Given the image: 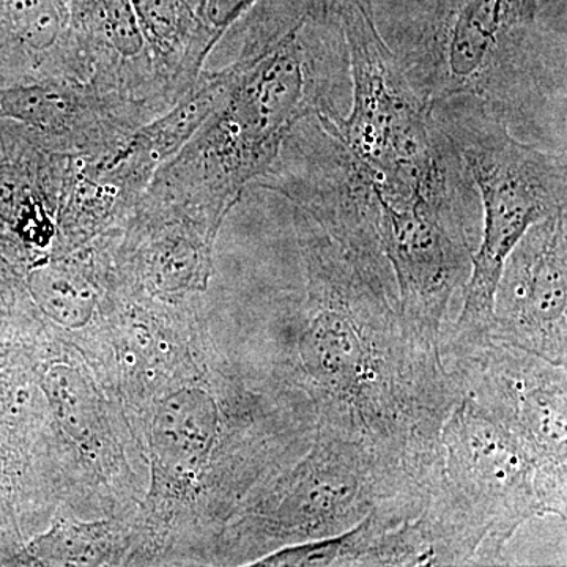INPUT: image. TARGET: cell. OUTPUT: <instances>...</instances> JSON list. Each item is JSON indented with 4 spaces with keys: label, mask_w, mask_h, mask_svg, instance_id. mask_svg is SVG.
<instances>
[{
    "label": "cell",
    "mask_w": 567,
    "mask_h": 567,
    "mask_svg": "<svg viewBox=\"0 0 567 567\" xmlns=\"http://www.w3.org/2000/svg\"><path fill=\"white\" fill-rule=\"evenodd\" d=\"M300 293L276 322L270 364L315 404L317 425L353 436L429 498L443 483L442 427L461 399L442 346L402 312L393 274L293 208Z\"/></svg>",
    "instance_id": "1"
},
{
    "label": "cell",
    "mask_w": 567,
    "mask_h": 567,
    "mask_svg": "<svg viewBox=\"0 0 567 567\" xmlns=\"http://www.w3.org/2000/svg\"><path fill=\"white\" fill-rule=\"evenodd\" d=\"M122 410L148 475L130 565L163 561L182 533L189 559L210 565L235 509L303 456L317 427L303 390L271 365L224 353L205 322Z\"/></svg>",
    "instance_id": "2"
},
{
    "label": "cell",
    "mask_w": 567,
    "mask_h": 567,
    "mask_svg": "<svg viewBox=\"0 0 567 567\" xmlns=\"http://www.w3.org/2000/svg\"><path fill=\"white\" fill-rule=\"evenodd\" d=\"M233 29L229 89L148 189L224 223L284 141L312 115L349 110V52L339 0H259Z\"/></svg>",
    "instance_id": "3"
},
{
    "label": "cell",
    "mask_w": 567,
    "mask_h": 567,
    "mask_svg": "<svg viewBox=\"0 0 567 567\" xmlns=\"http://www.w3.org/2000/svg\"><path fill=\"white\" fill-rule=\"evenodd\" d=\"M377 28L434 107L475 100L518 140L567 153V0H371Z\"/></svg>",
    "instance_id": "4"
},
{
    "label": "cell",
    "mask_w": 567,
    "mask_h": 567,
    "mask_svg": "<svg viewBox=\"0 0 567 567\" xmlns=\"http://www.w3.org/2000/svg\"><path fill=\"white\" fill-rule=\"evenodd\" d=\"M432 112L464 159L483 210L461 312L443 336L483 338L494 323L495 290L507 256L533 224L567 210V153L518 140L475 100H447Z\"/></svg>",
    "instance_id": "5"
},
{
    "label": "cell",
    "mask_w": 567,
    "mask_h": 567,
    "mask_svg": "<svg viewBox=\"0 0 567 567\" xmlns=\"http://www.w3.org/2000/svg\"><path fill=\"white\" fill-rule=\"evenodd\" d=\"M427 502L388 475L360 440L317 425L303 456L235 509L210 565L252 566L279 548L341 535L385 503L424 507Z\"/></svg>",
    "instance_id": "6"
},
{
    "label": "cell",
    "mask_w": 567,
    "mask_h": 567,
    "mask_svg": "<svg viewBox=\"0 0 567 567\" xmlns=\"http://www.w3.org/2000/svg\"><path fill=\"white\" fill-rule=\"evenodd\" d=\"M349 52L350 102L334 132L386 196L443 188L465 163L431 104L413 87L377 28L371 0H339Z\"/></svg>",
    "instance_id": "7"
},
{
    "label": "cell",
    "mask_w": 567,
    "mask_h": 567,
    "mask_svg": "<svg viewBox=\"0 0 567 567\" xmlns=\"http://www.w3.org/2000/svg\"><path fill=\"white\" fill-rule=\"evenodd\" d=\"M442 358L461 394L502 424L528 454L546 516L566 520V365L491 336H443Z\"/></svg>",
    "instance_id": "8"
},
{
    "label": "cell",
    "mask_w": 567,
    "mask_h": 567,
    "mask_svg": "<svg viewBox=\"0 0 567 567\" xmlns=\"http://www.w3.org/2000/svg\"><path fill=\"white\" fill-rule=\"evenodd\" d=\"M443 480L484 535L483 563L503 565L507 544L546 516L528 454L462 394L442 427Z\"/></svg>",
    "instance_id": "9"
},
{
    "label": "cell",
    "mask_w": 567,
    "mask_h": 567,
    "mask_svg": "<svg viewBox=\"0 0 567 567\" xmlns=\"http://www.w3.org/2000/svg\"><path fill=\"white\" fill-rule=\"evenodd\" d=\"M223 224L145 189L121 226L111 230L115 287L147 303H199L213 275Z\"/></svg>",
    "instance_id": "10"
},
{
    "label": "cell",
    "mask_w": 567,
    "mask_h": 567,
    "mask_svg": "<svg viewBox=\"0 0 567 567\" xmlns=\"http://www.w3.org/2000/svg\"><path fill=\"white\" fill-rule=\"evenodd\" d=\"M488 336L567 365V210L533 224L507 256Z\"/></svg>",
    "instance_id": "11"
},
{
    "label": "cell",
    "mask_w": 567,
    "mask_h": 567,
    "mask_svg": "<svg viewBox=\"0 0 567 567\" xmlns=\"http://www.w3.org/2000/svg\"><path fill=\"white\" fill-rule=\"evenodd\" d=\"M78 78L140 110L148 121L174 106L164 93L132 0H71Z\"/></svg>",
    "instance_id": "12"
},
{
    "label": "cell",
    "mask_w": 567,
    "mask_h": 567,
    "mask_svg": "<svg viewBox=\"0 0 567 567\" xmlns=\"http://www.w3.org/2000/svg\"><path fill=\"white\" fill-rule=\"evenodd\" d=\"M0 117L41 134L58 151L99 153L148 118L136 107L74 78H43L0 87Z\"/></svg>",
    "instance_id": "13"
},
{
    "label": "cell",
    "mask_w": 567,
    "mask_h": 567,
    "mask_svg": "<svg viewBox=\"0 0 567 567\" xmlns=\"http://www.w3.org/2000/svg\"><path fill=\"white\" fill-rule=\"evenodd\" d=\"M25 287L52 330L66 338L87 333L102 319L114 287L111 230L74 251L35 260Z\"/></svg>",
    "instance_id": "14"
},
{
    "label": "cell",
    "mask_w": 567,
    "mask_h": 567,
    "mask_svg": "<svg viewBox=\"0 0 567 567\" xmlns=\"http://www.w3.org/2000/svg\"><path fill=\"white\" fill-rule=\"evenodd\" d=\"M153 69L171 103L189 92L219 39L192 0H132Z\"/></svg>",
    "instance_id": "15"
},
{
    "label": "cell",
    "mask_w": 567,
    "mask_h": 567,
    "mask_svg": "<svg viewBox=\"0 0 567 567\" xmlns=\"http://www.w3.org/2000/svg\"><path fill=\"white\" fill-rule=\"evenodd\" d=\"M134 517H58L31 540L25 559L41 566L128 565Z\"/></svg>",
    "instance_id": "16"
},
{
    "label": "cell",
    "mask_w": 567,
    "mask_h": 567,
    "mask_svg": "<svg viewBox=\"0 0 567 567\" xmlns=\"http://www.w3.org/2000/svg\"><path fill=\"white\" fill-rule=\"evenodd\" d=\"M71 0H0L3 28L31 59L37 80L78 78L71 50Z\"/></svg>",
    "instance_id": "17"
},
{
    "label": "cell",
    "mask_w": 567,
    "mask_h": 567,
    "mask_svg": "<svg viewBox=\"0 0 567 567\" xmlns=\"http://www.w3.org/2000/svg\"><path fill=\"white\" fill-rule=\"evenodd\" d=\"M259 0H197L196 11L219 41Z\"/></svg>",
    "instance_id": "18"
},
{
    "label": "cell",
    "mask_w": 567,
    "mask_h": 567,
    "mask_svg": "<svg viewBox=\"0 0 567 567\" xmlns=\"http://www.w3.org/2000/svg\"><path fill=\"white\" fill-rule=\"evenodd\" d=\"M31 59L6 29L0 28V87L35 81Z\"/></svg>",
    "instance_id": "19"
},
{
    "label": "cell",
    "mask_w": 567,
    "mask_h": 567,
    "mask_svg": "<svg viewBox=\"0 0 567 567\" xmlns=\"http://www.w3.org/2000/svg\"><path fill=\"white\" fill-rule=\"evenodd\" d=\"M192 2L194 3V6H196V3H197V0H192Z\"/></svg>",
    "instance_id": "20"
},
{
    "label": "cell",
    "mask_w": 567,
    "mask_h": 567,
    "mask_svg": "<svg viewBox=\"0 0 567 567\" xmlns=\"http://www.w3.org/2000/svg\"><path fill=\"white\" fill-rule=\"evenodd\" d=\"M0 25H2V28H3V24H2V18H0Z\"/></svg>",
    "instance_id": "21"
}]
</instances>
